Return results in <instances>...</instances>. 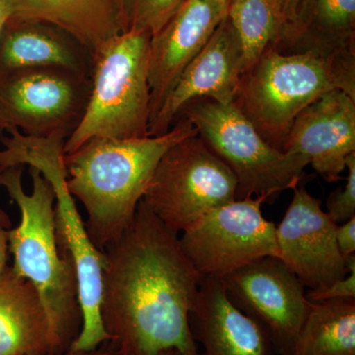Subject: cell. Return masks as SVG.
<instances>
[{
  "instance_id": "obj_14",
  "label": "cell",
  "mask_w": 355,
  "mask_h": 355,
  "mask_svg": "<svg viewBox=\"0 0 355 355\" xmlns=\"http://www.w3.org/2000/svg\"><path fill=\"white\" fill-rule=\"evenodd\" d=\"M229 3L230 0H186L164 27L151 37L148 70L150 121L178 77L227 17Z\"/></svg>"
},
{
  "instance_id": "obj_21",
  "label": "cell",
  "mask_w": 355,
  "mask_h": 355,
  "mask_svg": "<svg viewBox=\"0 0 355 355\" xmlns=\"http://www.w3.org/2000/svg\"><path fill=\"white\" fill-rule=\"evenodd\" d=\"M291 355H355V298L311 302Z\"/></svg>"
},
{
  "instance_id": "obj_18",
  "label": "cell",
  "mask_w": 355,
  "mask_h": 355,
  "mask_svg": "<svg viewBox=\"0 0 355 355\" xmlns=\"http://www.w3.org/2000/svg\"><path fill=\"white\" fill-rule=\"evenodd\" d=\"M272 46L322 57L355 53V0H301Z\"/></svg>"
},
{
  "instance_id": "obj_12",
  "label": "cell",
  "mask_w": 355,
  "mask_h": 355,
  "mask_svg": "<svg viewBox=\"0 0 355 355\" xmlns=\"http://www.w3.org/2000/svg\"><path fill=\"white\" fill-rule=\"evenodd\" d=\"M336 225L318 198L303 187L293 189L291 205L275 228L277 251L279 260L310 291L347 277L355 263V254L345 258L338 250Z\"/></svg>"
},
{
  "instance_id": "obj_22",
  "label": "cell",
  "mask_w": 355,
  "mask_h": 355,
  "mask_svg": "<svg viewBox=\"0 0 355 355\" xmlns=\"http://www.w3.org/2000/svg\"><path fill=\"white\" fill-rule=\"evenodd\" d=\"M227 18L241 43L246 71L279 41L284 29L273 0H230Z\"/></svg>"
},
{
  "instance_id": "obj_25",
  "label": "cell",
  "mask_w": 355,
  "mask_h": 355,
  "mask_svg": "<svg viewBox=\"0 0 355 355\" xmlns=\"http://www.w3.org/2000/svg\"><path fill=\"white\" fill-rule=\"evenodd\" d=\"M311 302L331 300V299L355 298V263L350 266L349 272L330 286L321 289H311L306 292Z\"/></svg>"
},
{
  "instance_id": "obj_13",
  "label": "cell",
  "mask_w": 355,
  "mask_h": 355,
  "mask_svg": "<svg viewBox=\"0 0 355 355\" xmlns=\"http://www.w3.org/2000/svg\"><path fill=\"white\" fill-rule=\"evenodd\" d=\"M245 72L246 64L241 43L226 17L209 43L178 77L149 123V135L169 132L184 107L196 100L209 99L230 104Z\"/></svg>"
},
{
  "instance_id": "obj_30",
  "label": "cell",
  "mask_w": 355,
  "mask_h": 355,
  "mask_svg": "<svg viewBox=\"0 0 355 355\" xmlns=\"http://www.w3.org/2000/svg\"><path fill=\"white\" fill-rule=\"evenodd\" d=\"M8 18L9 11L7 8L6 0H0V31H1L2 27L6 24Z\"/></svg>"
},
{
  "instance_id": "obj_4",
  "label": "cell",
  "mask_w": 355,
  "mask_h": 355,
  "mask_svg": "<svg viewBox=\"0 0 355 355\" xmlns=\"http://www.w3.org/2000/svg\"><path fill=\"white\" fill-rule=\"evenodd\" d=\"M333 90L355 99V53L322 57L284 53L270 46L243 74L232 104L282 151L296 116Z\"/></svg>"
},
{
  "instance_id": "obj_28",
  "label": "cell",
  "mask_w": 355,
  "mask_h": 355,
  "mask_svg": "<svg viewBox=\"0 0 355 355\" xmlns=\"http://www.w3.org/2000/svg\"><path fill=\"white\" fill-rule=\"evenodd\" d=\"M301 0H273L280 17L284 21V28L293 20Z\"/></svg>"
},
{
  "instance_id": "obj_16",
  "label": "cell",
  "mask_w": 355,
  "mask_h": 355,
  "mask_svg": "<svg viewBox=\"0 0 355 355\" xmlns=\"http://www.w3.org/2000/svg\"><path fill=\"white\" fill-rule=\"evenodd\" d=\"M190 326L205 355H270L268 334L230 300L219 277L202 275Z\"/></svg>"
},
{
  "instance_id": "obj_10",
  "label": "cell",
  "mask_w": 355,
  "mask_h": 355,
  "mask_svg": "<svg viewBox=\"0 0 355 355\" xmlns=\"http://www.w3.org/2000/svg\"><path fill=\"white\" fill-rule=\"evenodd\" d=\"M268 198H236L209 210L182 232V248L200 275L221 279L259 259L279 258L277 226L261 212Z\"/></svg>"
},
{
  "instance_id": "obj_7",
  "label": "cell",
  "mask_w": 355,
  "mask_h": 355,
  "mask_svg": "<svg viewBox=\"0 0 355 355\" xmlns=\"http://www.w3.org/2000/svg\"><path fill=\"white\" fill-rule=\"evenodd\" d=\"M180 116L191 121L198 137L234 174L236 198H270L293 190L309 166L304 156L291 155L270 146L232 103L198 99L187 105Z\"/></svg>"
},
{
  "instance_id": "obj_20",
  "label": "cell",
  "mask_w": 355,
  "mask_h": 355,
  "mask_svg": "<svg viewBox=\"0 0 355 355\" xmlns=\"http://www.w3.org/2000/svg\"><path fill=\"white\" fill-rule=\"evenodd\" d=\"M9 17L44 21L91 51L121 33L119 0H6Z\"/></svg>"
},
{
  "instance_id": "obj_27",
  "label": "cell",
  "mask_w": 355,
  "mask_h": 355,
  "mask_svg": "<svg viewBox=\"0 0 355 355\" xmlns=\"http://www.w3.org/2000/svg\"><path fill=\"white\" fill-rule=\"evenodd\" d=\"M12 228L10 216L0 209V270L8 266V235Z\"/></svg>"
},
{
  "instance_id": "obj_26",
  "label": "cell",
  "mask_w": 355,
  "mask_h": 355,
  "mask_svg": "<svg viewBox=\"0 0 355 355\" xmlns=\"http://www.w3.org/2000/svg\"><path fill=\"white\" fill-rule=\"evenodd\" d=\"M336 240L343 257L349 258L355 254V216L336 225Z\"/></svg>"
},
{
  "instance_id": "obj_3",
  "label": "cell",
  "mask_w": 355,
  "mask_h": 355,
  "mask_svg": "<svg viewBox=\"0 0 355 355\" xmlns=\"http://www.w3.org/2000/svg\"><path fill=\"white\" fill-rule=\"evenodd\" d=\"M23 166L0 170V187L20 210V223L8 235L13 270L36 287L48 315L53 354L69 350L83 328L76 266L60 246L55 231L53 187L36 168L29 167L31 193L22 184Z\"/></svg>"
},
{
  "instance_id": "obj_1",
  "label": "cell",
  "mask_w": 355,
  "mask_h": 355,
  "mask_svg": "<svg viewBox=\"0 0 355 355\" xmlns=\"http://www.w3.org/2000/svg\"><path fill=\"white\" fill-rule=\"evenodd\" d=\"M103 252L100 314L110 343L125 355L170 349L200 355L190 313L202 275L177 233L141 200L127 228Z\"/></svg>"
},
{
  "instance_id": "obj_11",
  "label": "cell",
  "mask_w": 355,
  "mask_h": 355,
  "mask_svg": "<svg viewBox=\"0 0 355 355\" xmlns=\"http://www.w3.org/2000/svg\"><path fill=\"white\" fill-rule=\"evenodd\" d=\"M230 300L258 322L282 355H291L311 302L298 277L266 257L221 277Z\"/></svg>"
},
{
  "instance_id": "obj_2",
  "label": "cell",
  "mask_w": 355,
  "mask_h": 355,
  "mask_svg": "<svg viewBox=\"0 0 355 355\" xmlns=\"http://www.w3.org/2000/svg\"><path fill=\"white\" fill-rule=\"evenodd\" d=\"M197 128L180 116L169 132L141 139H92L64 154L67 186L87 212L91 241L103 251L120 237L137 211L156 166Z\"/></svg>"
},
{
  "instance_id": "obj_29",
  "label": "cell",
  "mask_w": 355,
  "mask_h": 355,
  "mask_svg": "<svg viewBox=\"0 0 355 355\" xmlns=\"http://www.w3.org/2000/svg\"><path fill=\"white\" fill-rule=\"evenodd\" d=\"M60 355H125L120 349L114 347L111 343H103L97 349L92 350H67L64 354Z\"/></svg>"
},
{
  "instance_id": "obj_15",
  "label": "cell",
  "mask_w": 355,
  "mask_h": 355,
  "mask_svg": "<svg viewBox=\"0 0 355 355\" xmlns=\"http://www.w3.org/2000/svg\"><path fill=\"white\" fill-rule=\"evenodd\" d=\"M282 151L302 155L329 183L342 179L347 159L355 153V99L333 90L296 116Z\"/></svg>"
},
{
  "instance_id": "obj_23",
  "label": "cell",
  "mask_w": 355,
  "mask_h": 355,
  "mask_svg": "<svg viewBox=\"0 0 355 355\" xmlns=\"http://www.w3.org/2000/svg\"><path fill=\"white\" fill-rule=\"evenodd\" d=\"M186 0H119L121 33L160 31Z\"/></svg>"
},
{
  "instance_id": "obj_9",
  "label": "cell",
  "mask_w": 355,
  "mask_h": 355,
  "mask_svg": "<svg viewBox=\"0 0 355 355\" xmlns=\"http://www.w3.org/2000/svg\"><path fill=\"white\" fill-rule=\"evenodd\" d=\"M91 77L62 69H26L0 76V135L10 130L67 141L80 125Z\"/></svg>"
},
{
  "instance_id": "obj_8",
  "label": "cell",
  "mask_w": 355,
  "mask_h": 355,
  "mask_svg": "<svg viewBox=\"0 0 355 355\" xmlns=\"http://www.w3.org/2000/svg\"><path fill=\"white\" fill-rule=\"evenodd\" d=\"M237 187L228 166L196 135L162 156L142 202L179 234L209 210L236 200Z\"/></svg>"
},
{
  "instance_id": "obj_17",
  "label": "cell",
  "mask_w": 355,
  "mask_h": 355,
  "mask_svg": "<svg viewBox=\"0 0 355 355\" xmlns=\"http://www.w3.org/2000/svg\"><path fill=\"white\" fill-rule=\"evenodd\" d=\"M92 51L58 26L9 17L0 31V76L26 69H62L91 77Z\"/></svg>"
},
{
  "instance_id": "obj_19",
  "label": "cell",
  "mask_w": 355,
  "mask_h": 355,
  "mask_svg": "<svg viewBox=\"0 0 355 355\" xmlns=\"http://www.w3.org/2000/svg\"><path fill=\"white\" fill-rule=\"evenodd\" d=\"M0 355H55L38 291L11 266L0 270Z\"/></svg>"
},
{
  "instance_id": "obj_31",
  "label": "cell",
  "mask_w": 355,
  "mask_h": 355,
  "mask_svg": "<svg viewBox=\"0 0 355 355\" xmlns=\"http://www.w3.org/2000/svg\"><path fill=\"white\" fill-rule=\"evenodd\" d=\"M160 355H182L180 354L179 352L176 349H170L167 350V352H163V354H161Z\"/></svg>"
},
{
  "instance_id": "obj_5",
  "label": "cell",
  "mask_w": 355,
  "mask_h": 355,
  "mask_svg": "<svg viewBox=\"0 0 355 355\" xmlns=\"http://www.w3.org/2000/svg\"><path fill=\"white\" fill-rule=\"evenodd\" d=\"M7 133L8 135H0V170L14 166L36 168L55 191L58 242L70 254L76 266L79 304L83 312V328L69 350L97 349L111 340L100 314L105 254L91 241L67 186L65 140L29 137L15 128Z\"/></svg>"
},
{
  "instance_id": "obj_6",
  "label": "cell",
  "mask_w": 355,
  "mask_h": 355,
  "mask_svg": "<svg viewBox=\"0 0 355 355\" xmlns=\"http://www.w3.org/2000/svg\"><path fill=\"white\" fill-rule=\"evenodd\" d=\"M146 31L120 33L93 51L90 98L80 125L64 144V154L92 139L149 137L151 95Z\"/></svg>"
},
{
  "instance_id": "obj_24",
  "label": "cell",
  "mask_w": 355,
  "mask_h": 355,
  "mask_svg": "<svg viewBox=\"0 0 355 355\" xmlns=\"http://www.w3.org/2000/svg\"><path fill=\"white\" fill-rule=\"evenodd\" d=\"M347 178L345 186L331 191L327 198V214L336 224L355 216V153L347 159Z\"/></svg>"
}]
</instances>
